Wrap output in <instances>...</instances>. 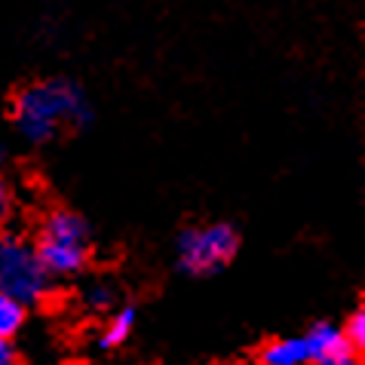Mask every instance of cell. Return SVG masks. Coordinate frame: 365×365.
<instances>
[{"label":"cell","instance_id":"cell-1","mask_svg":"<svg viewBox=\"0 0 365 365\" xmlns=\"http://www.w3.org/2000/svg\"><path fill=\"white\" fill-rule=\"evenodd\" d=\"M13 123L25 141L46 145L58 138L62 129H80L89 123L86 96L74 80H40L16 96Z\"/></svg>","mask_w":365,"mask_h":365},{"label":"cell","instance_id":"cell-2","mask_svg":"<svg viewBox=\"0 0 365 365\" xmlns=\"http://www.w3.org/2000/svg\"><path fill=\"white\" fill-rule=\"evenodd\" d=\"M37 258L49 277H74L89 261V227L77 212L56 209L37 233Z\"/></svg>","mask_w":365,"mask_h":365},{"label":"cell","instance_id":"cell-3","mask_svg":"<svg viewBox=\"0 0 365 365\" xmlns=\"http://www.w3.org/2000/svg\"><path fill=\"white\" fill-rule=\"evenodd\" d=\"M240 249V237L230 225L187 227L178 233L175 258L178 270L187 277H215L225 270Z\"/></svg>","mask_w":365,"mask_h":365},{"label":"cell","instance_id":"cell-4","mask_svg":"<svg viewBox=\"0 0 365 365\" xmlns=\"http://www.w3.org/2000/svg\"><path fill=\"white\" fill-rule=\"evenodd\" d=\"M49 273L40 264L31 242L13 233H0V292L34 307L49 295Z\"/></svg>","mask_w":365,"mask_h":365},{"label":"cell","instance_id":"cell-5","mask_svg":"<svg viewBox=\"0 0 365 365\" xmlns=\"http://www.w3.org/2000/svg\"><path fill=\"white\" fill-rule=\"evenodd\" d=\"M304 338L310 347V362L317 365H353L359 359L356 347L347 341L344 329L331 326V322H317Z\"/></svg>","mask_w":365,"mask_h":365},{"label":"cell","instance_id":"cell-6","mask_svg":"<svg viewBox=\"0 0 365 365\" xmlns=\"http://www.w3.org/2000/svg\"><path fill=\"white\" fill-rule=\"evenodd\" d=\"M258 362L264 365H304L310 362L307 338H277L258 350Z\"/></svg>","mask_w":365,"mask_h":365},{"label":"cell","instance_id":"cell-7","mask_svg":"<svg viewBox=\"0 0 365 365\" xmlns=\"http://www.w3.org/2000/svg\"><path fill=\"white\" fill-rule=\"evenodd\" d=\"M25 304L16 301L13 295H6V292H0V338H9L13 341L19 331L25 326Z\"/></svg>","mask_w":365,"mask_h":365},{"label":"cell","instance_id":"cell-8","mask_svg":"<svg viewBox=\"0 0 365 365\" xmlns=\"http://www.w3.org/2000/svg\"><path fill=\"white\" fill-rule=\"evenodd\" d=\"M133 329H135V313H133V310H117L114 317H110L105 334L98 338V347H101V350L120 347V344H123L129 334H133Z\"/></svg>","mask_w":365,"mask_h":365},{"label":"cell","instance_id":"cell-9","mask_svg":"<svg viewBox=\"0 0 365 365\" xmlns=\"http://www.w3.org/2000/svg\"><path fill=\"white\" fill-rule=\"evenodd\" d=\"M83 304L89 310H110L117 304V292L108 286V282H93L86 292H83Z\"/></svg>","mask_w":365,"mask_h":365},{"label":"cell","instance_id":"cell-10","mask_svg":"<svg viewBox=\"0 0 365 365\" xmlns=\"http://www.w3.org/2000/svg\"><path fill=\"white\" fill-rule=\"evenodd\" d=\"M344 334H347V341L356 347V353L365 347V310L362 307H356L350 313L347 326H344Z\"/></svg>","mask_w":365,"mask_h":365},{"label":"cell","instance_id":"cell-11","mask_svg":"<svg viewBox=\"0 0 365 365\" xmlns=\"http://www.w3.org/2000/svg\"><path fill=\"white\" fill-rule=\"evenodd\" d=\"M9 212H13V190H9V185L0 178V227L6 225Z\"/></svg>","mask_w":365,"mask_h":365},{"label":"cell","instance_id":"cell-12","mask_svg":"<svg viewBox=\"0 0 365 365\" xmlns=\"http://www.w3.org/2000/svg\"><path fill=\"white\" fill-rule=\"evenodd\" d=\"M19 359V353L13 347V341L9 338H0V365H13Z\"/></svg>","mask_w":365,"mask_h":365},{"label":"cell","instance_id":"cell-13","mask_svg":"<svg viewBox=\"0 0 365 365\" xmlns=\"http://www.w3.org/2000/svg\"><path fill=\"white\" fill-rule=\"evenodd\" d=\"M0 163H4V150H0Z\"/></svg>","mask_w":365,"mask_h":365}]
</instances>
